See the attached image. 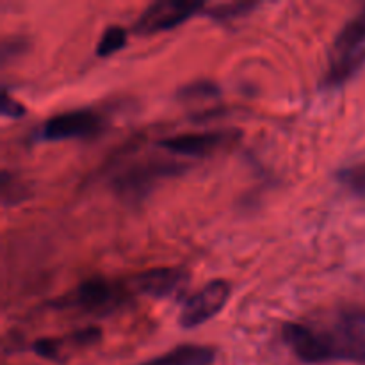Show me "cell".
Listing matches in <instances>:
<instances>
[{"label": "cell", "mask_w": 365, "mask_h": 365, "mask_svg": "<svg viewBox=\"0 0 365 365\" xmlns=\"http://www.w3.org/2000/svg\"><path fill=\"white\" fill-rule=\"evenodd\" d=\"M327 335L334 362H365V310L353 309L339 314Z\"/></svg>", "instance_id": "1"}, {"label": "cell", "mask_w": 365, "mask_h": 365, "mask_svg": "<svg viewBox=\"0 0 365 365\" xmlns=\"http://www.w3.org/2000/svg\"><path fill=\"white\" fill-rule=\"evenodd\" d=\"M232 287L227 280H212L200 289L198 292L187 298V302L182 307L180 314H178V327L184 330H192L223 310L227 305L228 298H230Z\"/></svg>", "instance_id": "2"}, {"label": "cell", "mask_w": 365, "mask_h": 365, "mask_svg": "<svg viewBox=\"0 0 365 365\" xmlns=\"http://www.w3.org/2000/svg\"><path fill=\"white\" fill-rule=\"evenodd\" d=\"M102 127V116H98L95 110H68V113H61L48 118L39 130V139H43V141L88 139L100 134Z\"/></svg>", "instance_id": "3"}, {"label": "cell", "mask_w": 365, "mask_h": 365, "mask_svg": "<svg viewBox=\"0 0 365 365\" xmlns=\"http://www.w3.org/2000/svg\"><path fill=\"white\" fill-rule=\"evenodd\" d=\"M203 9L205 6L202 2H185V0L153 2L138 18L134 31L138 34H155V32L171 31Z\"/></svg>", "instance_id": "4"}, {"label": "cell", "mask_w": 365, "mask_h": 365, "mask_svg": "<svg viewBox=\"0 0 365 365\" xmlns=\"http://www.w3.org/2000/svg\"><path fill=\"white\" fill-rule=\"evenodd\" d=\"M282 335H284L285 344L303 364L317 365L334 362L327 331L314 330L299 323H289L282 330Z\"/></svg>", "instance_id": "5"}, {"label": "cell", "mask_w": 365, "mask_h": 365, "mask_svg": "<svg viewBox=\"0 0 365 365\" xmlns=\"http://www.w3.org/2000/svg\"><path fill=\"white\" fill-rule=\"evenodd\" d=\"M180 170H184V166H180V164L163 163V160L138 164V166L123 171L114 180V189L118 191V195L125 196V198H143L153 187L155 182H159L160 178L171 177Z\"/></svg>", "instance_id": "6"}, {"label": "cell", "mask_w": 365, "mask_h": 365, "mask_svg": "<svg viewBox=\"0 0 365 365\" xmlns=\"http://www.w3.org/2000/svg\"><path fill=\"white\" fill-rule=\"evenodd\" d=\"M237 132L230 130H209V132H189V134L171 135L160 139L157 145L175 155L184 157H205L217 150L225 148L228 143L237 138Z\"/></svg>", "instance_id": "7"}, {"label": "cell", "mask_w": 365, "mask_h": 365, "mask_svg": "<svg viewBox=\"0 0 365 365\" xmlns=\"http://www.w3.org/2000/svg\"><path fill=\"white\" fill-rule=\"evenodd\" d=\"M187 271L178 267H155V269L143 271L130 278V287L141 292L143 296L163 299L177 294L187 284Z\"/></svg>", "instance_id": "8"}, {"label": "cell", "mask_w": 365, "mask_h": 365, "mask_svg": "<svg viewBox=\"0 0 365 365\" xmlns=\"http://www.w3.org/2000/svg\"><path fill=\"white\" fill-rule=\"evenodd\" d=\"M121 298H123V292L120 285H114L113 282H107L103 278H93L78 285L77 291L70 296L66 303L86 312H103L116 307Z\"/></svg>", "instance_id": "9"}, {"label": "cell", "mask_w": 365, "mask_h": 365, "mask_svg": "<svg viewBox=\"0 0 365 365\" xmlns=\"http://www.w3.org/2000/svg\"><path fill=\"white\" fill-rule=\"evenodd\" d=\"M216 351L210 346L180 344L139 365H212Z\"/></svg>", "instance_id": "10"}, {"label": "cell", "mask_w": 365, "mask_h": 365, "mask_svg": "<svg viewBox=\"0 0 365 365\" xmlns=\"http://www.w3.org/2000/svg\"><path fill=\"white\" fill-rule=\"evenodd\" d=\"M365 43V6L337 34L334 43V57L351 56V53L362 52Z\"/></svg>", "instance_id": "11"}, {"label": "cell", "mask_w": 365, "mask_h": 365, "mask_svg": "<svg viewBox=\"0 0 365 365\" xmlns=\"http://www.w3.org/2000/svg\"><path fill=\"white\" fill-rule=\"evenodd\" d=\"M364 64H365V50H362V52L351 53V56L334 57L330 63V68H328L327 73H324L323 86H327V88H335V86L344 84V82H348L349 78L355 77V73L364 66Z\"/></svg>", "instance_id": "12"}, {"label": "cell", "mask_w": 365, "mask_h": 365, "mask_svg": "<svg viewBox=\"0 0 365 365\" xmlns=\"http://www.w3.org/2000/svg\"><path fill=\"white\" fill-rule=\"evenodd\" d=\"M128 32L125 31L120 25H109L106 31L102 32L98 39V45H96V57H109L113 53L120 52L121 48L127 46Z\"/></svg>", "instance_id": "13"}, {"label": "cell", "mask_w": 365, "mask_h": 365, "mask_svg": "<svg viewBox=\"0 0 365 365\" xmlns=\"http://www.w3.org/2000/svg\"><path fill=\"white\" fill-rule=\"evenodd\" d=\"M335 178L349 192H353L355 196H360V198H365V163L342 168V170L337 171Z\"/></svg>", "instance_id": "14"}, {"label": "cell", "mask_w": 365, "mask_h": 365, "mask_svg": "<svg viewBox=\"0 0 365 365\" xmlns=\"http://www.w3.org/2000/svg\"><path fill=\"white\" fill-rule=\"evenodd\" d=\"M221 93L220 86L212 81H196L191 84H185L178 89V98L182 100H200V98H214Z\"/></svg>", "instance_id": "15"}, {"label": "cell", "mask_w": 365, "mask_h": 365, "mask_svg": "<svg viewBox=\"0 0 365 365\" xmlns=\"http://www.w3.org/2000/svg\"><path fill=\"white\" fill-rule=\"evenodd\" d=\"M255 4L252 2H230V4H217V6L205 7L203 13L209 16L216 18V20H228V18L241 16V14L248 13V11L255 9Z\"/></svg>", "instance_id": "16"}, {"label": "cell", "mask_w": 365, "mask_h": 365, "mask_svg": "<svg viewBox=\"0 0 365 365\" xmlns=\"http://www.w3.org/2000/svg\"><path fill=\"white\" fill-rule=\"evenodd\" d=\"M0 113L4 118H21L25 114V107L18 100L7 95V89L2 91V102H0Z\"/></svg>", "instance_id": "17"}]
</instances>
